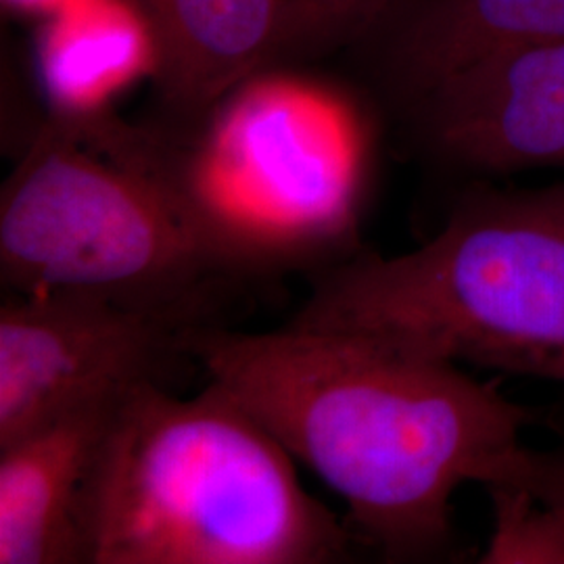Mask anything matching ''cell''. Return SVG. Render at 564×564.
Masks as SVG:
<instances>
[{
  "label": "cell",
  "instance_id": "1",
  "mask_svg": "<svg viewBox=\"0 0 564 564\" xmlns=\"http://www.w3.org/2000/svg\"><path fill=\"white\" fill-rule=\"evenodd\" d=\"M188 356L341 498L351 531L395 563L452 552L454 494L491 484L531 424L529 410L458 364L330 330L203 324Z\"/></svg>",
  "mask_w": 564,
  "mask_h": 564
},
{
  "label": "cell",
  "instance_id": "2",
  "mask_svg": "<svg viewBox=\"0 0 564 564\" xmlns=\"http://www.w3.org/2000/svg\"><path fill=\"white\" fill-rule=\"evenodd\" d=\"M354 538L223 387L121 398L90 489L88 564L341 563Z\"/></svg>",
  "mask_w": 564,
  "mask_h": 564
},
{
  "label": "cell",
  "instance_id": "3",
  "mask_svg": "<svg viewBox=\"0 0 564 564\" xmlns=\"http://www.w3.org/2000/svg\"><path fill=\"white\" fill-rule=\"evenodd\" d=\"M289 324L564 383V182L475 195L414 251L326 268Z\"/></svg>",
  "mask_w": 564,
  "mask_h": 564
},
{
  "label": "cell",
  "instance_id": "4",
  "mask_svg": "<svg viewBox=\"0 0 564 564\" xmlns=\"http://www.w3.org/2000/svg\"><path fill=\"white\" fill-rule=\"evenodd\" d=\"M214 109L193 162L160 155V167L226 276L323 272L356 256L362 141L341 102L262 82Z\"/></svg>",
  "mask_w": 564,
  "mask_h": 564
},
{
  "label": "cell",
  "instance_id": "5",
  "mask_svg": "<svg viewBox=\"0 0 564 564\" xmlns=\"http://www.w3.org/2000/svg\"><path fill=\"white\" fill-rule=\"evenodd\" d=\"M226 281L153 147L118 158L51 121L2 186L4 293H93L207 316Z\"/></svg>",
  "mask_w": 564,
  "mask_h": 564
},
{
  "label": "cell",
  "instance_id": "6",
  "mask_svg": "<svg viewBox=\"0 0 564 564\" xmlns=\"http://www.w3.org/2000/svg\"><path fill=\"white\" fill-rule=\"evenodd\" d=\"M0 303V445L86 403L160 375L207 316L93 293H4Z\"/></svg>",
  "mask_w": 564,
  "mask_h": 564
},
{
  "label": "cell",
  "instance_id": "7",
  "mask_svg": "<svg viewBox=\"0 0 564 564\" xmlns=\"http://www.w3.org/2000/svg\"><path fill=\"white\" fill-rule=\"evenodd\" d=\"M419 101L429 141L466 170L564 165V41L475 61Z\"/></svg>",
  "mask_w": 564,
  "mask_h": 564
},
{
  "label": "cell",
  "instance_id": "8",
  "mask_svg": "<svg viewBox=\"0 0 564 564\" xmlns=\"http://www.w3.org/2000/svg\"><path fill=\"white\" fill-rule=\"evenodd\" d=\"M123 395L0 445V564H88L90 489Z\"/></svg>",
  "mask_w": 564,
  "mask_h": 564
},
{
  "label": "cell",
  "instance_id": "9",
  "mask_svg": "<svg viewBox=\"0 0 564 564\" xmlns=\"http://www.w3.org/2000/svg\"><path fill=\"white\" fill-rule=\"evenodd\" d=\"M165 101L205 118L284 39L289 0H141Z\"/></svg>",
  "mask_w": 564,
  "mask_h": 564
},
{
  "label": "cell",
  "instance_id": "10",
  "mask_svg": "<svg viewBox=\"0 0 564 564\" xmlns=\"http://www.w3.org/2000/svg\"><path fill=\"white\" fill-rule=\"evenodd\" d=\"M44 44V82L57 123L82 137L93 111L130 80L155 48L149 25L116 0H67Z\"/></svg>",
  "mask_w": 564,
  "mask_h": 564
},
{
  "label": "cell",
  "instance_id": "11",
  "mask_svg": "<svg viewBox=\"0 0 564 564\" xmlns=\"http://www.w3.org/2000/svg\"><path fill=\"white\" fill-rule=\"evenodd\" d=\"M564 41V0H435L405 34L403 74L421 97L489 55Z\"/></svg>",
  "mask_w": 564,
  "mask_h": 564
},
{
  "label": "cell",
  "instance_id": "12",
  "mask_svg": "<svg viewBox=\"0 0 564 564\" xmlns=\"http://www.w3.org/2000/svg\"><path fill=\"white\" fill-rule=\"evenodd\" d=\"M494 529L484 564H564V510L524 487L487 485Z\"/></svg>",
  "mask_w": 564,
  "mask_h": 564
},
{
  "label": "cell",
  "instance_id": "13",
  "mask_svg": "<svg viewBox=\"0 0 564 564\" xmlns=\"http://www.w3.org/2000/svg\"><path fill=\"white\" fill-rule=\"evenodd\" d=\"M496 484L519 485L547 505L564 510V447L540 452L521 445L508 458L500 475L487 485Z\"/></svg>",
  "mask_w": 564,
  "mask_h": 564
},
{
  "label": "cell",
  "instance_id": "14",
  "mask_svg": "<svg viewBox=\"0 0 564 564\" xmlns=\"http://www.w3.org/2000/svg\"><path fill=\"white\" fill-rule=\"evenodd\" d=\"M387 0H289L284 39L330 34L370 18Z\"/></svg>",
  "mask_w": 564,
  "mask_h": 564
},
{
  "label": "cell",
  "instance_id": "15",
  "mask_svg": "<svg viewBox=\"0 0 564 564\" xmlns=\"http://www.w3.org/2000/svg\"><path fill=\"white\" fill-rule=\"evenodd\" d=\"M11 2H20V4H28V7H34V4H59L61 0H11Z\"/></svg>",
  "mask_w": 564,
  "mask_h": 564
}]
</instances>
